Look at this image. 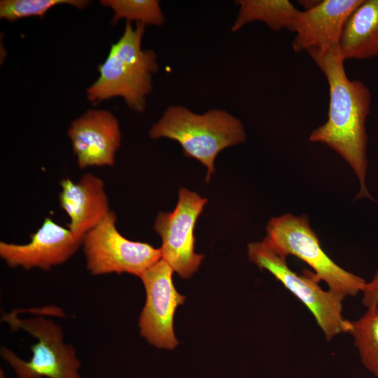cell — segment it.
Instances as JSON below:
<instances>
[{
  "label": "cell",
  "instance_id": "cell-1",
  "mask_svg": "<svg viewBox=\"0 0 378 378\" xmlns=\"http://www.w3.org/2000/svg\"><path fill=\"white\" fill-rule=\"evenodd\" d=\"M307 52L325 76L329 88L327 120L311 132L309 140L326 144L348 163L360 185L356 200H374L365 181V122L370 112V90L362 81L349 78L339 48Z\"/></svg>",
  "mask_w": 378,
  "mask_h": 378
},
{
  "label": "cell",
  "instance_id": "cell-2",
  "mask_svg": "<svg viewBox=\"0 0 378 378\" xmlns=\"http://www.w3.org/2000/svg\"><path fill=\"white\" fill-rule=\"evenodd\" d=\"M149 136L177 141L186 157L195 158L206 167V182L215 171L218 154L244 143L246 138L241 121L225 110L211 108L198 114L181 105L168 106L151 127Z\"/></svg>",
  "mask_w": 378,
  "mask_h": 378
},
{
  "label": "cell",
  "instance_id": "cell-3",
  "mask_svg": "<svg viewBox=\"0 0 378 378\" xmlns=\"http://www.w3.org/2000/svg\"><path fill=\"white\" fill-rule=\"evenodd\" d=\"M145 27L127 22L122 36L98 66L99 77L87 89L91 102L122 97L130 109L144 111L146 96L153 88L152 75L158 69L155 52L141 48Z\"/></svg>",
  "mask_w": 378,
  "mask_h": 378
},
{
  "label": "cell",
  "instance_id": "cell-4",
  "mask_svg": "<svg viewBox=\"0 0 378 378\" xmlns=\"http://www.w3.org/2000/svg\"><path fill=\"white\" fill-rule=\"evenodd\" d=\"M34 309L37 316L23 318L16 310L2 316L11 330H22L36 339L30 347L31 359L24 360L5 346L1 348V358L18 378H81L78 373L81 363L74 346L64 342L62 329L52 319L40 316L63 317L62 310L57 307Z\"/></svg>",
  "mask_w": 378,
  "mask_h": 378
},
{
  "label": "cell",
  "instance_id": "cell-5",
  "mask_svg": "<svg viewBox=\"0 0 378 378\" xmlns=\"http://www.w3.org/2000/svg\"><path fill=\"white\" fill-rule=\"evenodd\" d=\"M265 239L281 255L298 258L307 263L328 289L342 296L355 297L361 293L367 282L346 271L333 261L322 248L312 230L309 217L288 213L272 217L266 226Z\"/></svg>",
  "mask_w": 378,
  "mask_h": 378
},
{
  "label": "cell",
  "instance_id": "cell-6",
  "mask_svg": "<svg viewBox=\"0 0 378 378\" xmlns=\"http://www.w3.org/2000/svg\"><path fill=\"white\" fill-rule=\"evenodd\" d=\"M248 256L251 262L268 271L305 305L328 341L347 332L350 321L342 314L344 298L329 289H323L314 272L308 270L302 274L293 271L286 258L279 254L265 238L248 244Z\"/></svg>",
  "mask_w": 378,
  "mask_h": 378
},
{
  "label": "cell",
  "instance_id": "cell-7",
  "mask_svg": "<svg viewBox=\"0 0 378 378\" xmlns=\"http://www.w3.org/2000/svg\"><path fill=\"white\" fill-rule=\"evenodd\" d=\"M115 224L116 216L111 211L83 236L82 245L90 274L127 273L140 276L162 259L160 248L125 238Z\"/></svg>",
  "mask_w": 378,
  "mask_h": 378
},
{
  "label": "cell",
  "instance_id": "cell-8",
  "mask_svg": "<svg viewBox=\"0 0 378 378\" xmlns=\"http://www.w3.org/2000/svg\"><path fill=\"white\" fill-rule=\"evenodd\" d=\"M206 202V198L181 188L174 211L159 212L155 221L154 230L162 239V259L183 279L196 272L204 258L195 251V227Z\"/></svg>",
  "mask_w": 378,
  "mask_h": 378
},
{
  "label": "cell",
  "instance_id": "cell-9",
  "mask_svg": "<svg viewBox=\"0 0 378 378\" xmlns=\"http://www.w3.org/2000/svg\"><path fill=\"white\" fill-rule=\"evenodd\" d=\"M173 272L160 259L139 276L146 293L139 320L140 333L150 344L160 349H173L178 344L174 332V316L186 297L176 290Z\"/></svg>",
  "mask_w": 378,
  "mask_h": 378
},
{
  "label": "cell",
  "instance_id": "cell-10",
  "mask_svg": "<svg viewBox=\"0 0 378 378\" xmlns=\"http://www.w3.org/2000/svg\"><path fill=\"white\" fill-rule=\"evenodd\" d=\"M83 239L49 217L24 244L0 242V256L10 267L49 270L65 262L82 245Z\"/></svg>",
  "mask_w": 378,
  "mask_h": 378
},
{
  "label": "cell",
  "instance_id": "cell-11",
  "mask_svg": "<svg viewBox=\"0 0 378 378\" xmlns=\"http://www.w3.org/2000/svg\"><path fill=\"white\" fill-rule=\"evenodd\" d=\"M68 134L80 169L114 164L121 132L117 118L111 112L88 110L71 122Z\"/></svg>",
  "mask_w": 378,
  "mask_h": 378
},
{
  "label": "cell",
  "instance_id": "cell-12",
  "mask_svg": "<svg viewBox=\"0 0 378 378\" xmlns=\"http://www.w3.org/2000/svg\"><path fill=\"white\" fill-rule=\"evenodd\" d=\"M362 0H323L300 11L292 48L295 52L339 48L346 20Z\"/></svg>",
  "mask_w": 378,
  "mask_h": 378
},
{
  "label": "cell",
  "instance_id": "cell-13",
  "mask_svg": "<svg viewBox=\"0 0 378 378\" xmlns=\"http://www.w3.org/2000/svg\"><path fill=\"white\" fill-rule=\"evenodd\" d=\"M59 185V202L69 218L68 228L83 239L111 211L104 183L94 174H85L76 183L66 178Z\"/></svg>",
  "mask_w": 378,
  "mask_h": 378
},
{
  "label": "cell",
  "instance_id": "cell-14",
  "mask_svg": "<svg viewBox=\"0 0 378 378\" xmlns=\"http://www.w3.org/2000/svg\"><path fill=\"white\" fill-rule=\"evenodd\" d=\"M344 60L378 56V0H362L349 17L339 43Z\"/></svg>",
  "mask_w": 378,
  "mask_h": 378
},
{
  "label": "cell",
  "instance_id": "cell-15",
  "mask_svg": "<svg viewBox=\"0 0 378 378\" xmlns=\"http://www.w3.org/2000/svg\"><path fill=\"white\" fill-rule=\"evenodd\" d=\"M237 16L232 26L233 32L246 24L260 21L270 29L278 31L287 29L294 32L295 22L300 10L288 0H238Z\"/></svg>",
  "mask_w": 378,
  "mask_h": 378
},
{
  "label": "cell",
  "instance_id": "cell-16",
  "mask_svg": "<svg viewBox=\"0 0 378 378\" xmlns=\"http://www.w3.org/2000/svg\"><path fill=\"white\" fill-rule=\"evenodd\" d=\"M347 333L354 339L363 365L378 377V307L350 321Z\"/></svg>",
  "mask_w": 378,
  "mask_h": 378
},
{
  "label": "cell",
  "instance_id": "cell-17",
  "mask_svg": "<svg viewBox=\"0 0 378 378\" xmlns=\"http://www.w3.org/2000/svg\"><path fill=\"white\" fill-rule=\"evenodd\" d=\"M102 5L111 8L113 12L112 23L115 24L120 19H126L127 22L161 26L165 18L157 0H102Z\"/></svg>",
  "mask_w": 378,
  "mask_h": 378
},
{
  "label": "cell",
  "instance_id": "cell-18",
  "mask_svg": "<svg viewBox=\"0 0 378 378\" xmlns=\"http://www.w3.org/2000/svg\"><path fill=\"white\" fill-rule=\"evenodd\" d=\"M88 3L85 0H1L0 18L9 21L31 16L43 18L50 9L57 5L68 4L81 9Z\"/></svg>",
  "mask_w": 378,
  "mask_h": 378
},
{
  "label": "cell",
  "instance_id": "cell-19",
  "mask_svg": "<svg viewBox=\"0 0 378 378\" xmlns=\"http://www.w3.org/2000/svg\"><path fill=\"white\" fill-rule=\"evenodd\" d=\"M361 294L362 304L367 309L378 307V269L372 278L366 282Z\"/></svg>",
  "mask_w": 378,
  "mask_h": 378
}]
</instances>
